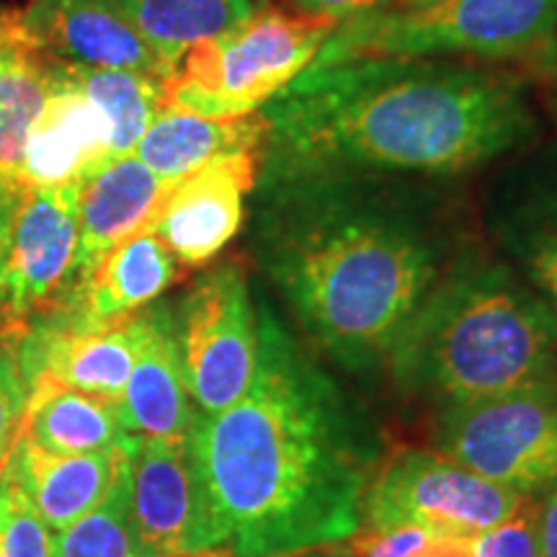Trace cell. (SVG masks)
Returning a JSON list of instances; mask_svg holds the SVG:
<instances>
[{"mask_svg":"<svg viewBox=\"0 0 557 557\" xmlns=\"http://www.w3.org/2000/svg\"><path fill=\"white\" fill-rule=\"evenodd\" d=\"M555 34L557 0H442L341 21L310 67L361 58L527 60L547 50Z\"/></svg>","mask_w":557,"mask_h":557,"instance_id":"6","label":"cell"},{"mask_svg":"<svg viewBox=\"0 0 557 557\" xmlns=\"http://www.w3.org/2000/svg\"><path fill=\"white\" fill-rule=\"evenodd\" d=\"M26 400H29V385L18 367L16 351L0 344V475L24 434Z\"/></svg>","mask_w":557,"mask_h":557,"instance_id":"30","label":"cell"},{"mask_svg":"<svg viewBox=\"0 0 557 557\" xmlns=\"http://www.w3.org/2000/svg\"><path fill=\"white\" fill-rule=\"evenodd\" d=\"M261 173L455 178L537 135L517 73L447 58H361L308 67L261 109Z\"/></svg>","mask_w":557,"mask_h":557,"instance_id":"3","label":"cell"},{"mask_svg":"<svg viewBox=\"0 0 557 557\" xmlns=\"http://www.w3.org/2000/svg\"><path fill=\"white\" fill-rule=\"evenodd\" d=\"M287 557H351V553L346 549H336L333 547H320V549H308V553H297V555H287Z\"/></svg>","mask_w":557,"mask_h":557,"instance_id":"35","label":"cell"},{"mask_svg":"<svg viewBox=\"0 0 557 557\" xmlns=\"http://www.w3.org/2000/svg\"><path fill=\"white\" fill-rule=\"evenodd\" d=\"M493 230L557 318V156L534 160L506 181L493 205Z\"/></svg>","mask_w":557,"mask_h":557,"instance_id":"18","label":"cell"},{"mask_svg":"<svg viewBox=\"0 0 557 557\" xmlns=\"http://www.w3.org/2000/svg\"><path fill=\"white\" fill-rule=\"evenodd\" d=\"M139 438L129 434L122 444L86 455H54L39 449L21 434L18 447L11 455L34 508L52 532H60L86 517L109 496L116 478L127 468L139 447Z\"/></svg>","mask_w":557,"mask_h":557,"instance_id":"19","label":"cell"},{"mask_svg":"<svg viewBox=\"0 0 557 557\" xmlns=\"http://www.w3.org/2000/svg\"><path fill=\"white\" fill-rule=\"evenodd\" d=\"M524 498L442 451L410 449L380 468L361 529L410 524L444 537L475 540L511 517Z\"/></svg>","mask_w":557,"mask_h":557,"instance_id":"9","label":"cell"},{"mask_svg":"<svg viewBox=\"0 0 557 557\" xmlns=\"http://www.w3.org/2000/svg\"><path fill=\"white\" fill-rule=\"evenodd\" d=\"M434 178L259 173L253 248L312 344L351 372L387 364L395 341L459 253Z\"/></svg>","mask_w":557,"mask_h":557,"instance_id":"1","label":"cell"},{"mask_svg":"<svg viewBox=\"0 0 557 557\" xmlns=\"http://www.w3.org/2000/svg\"><path fill=\"white\" fill-rule=\"evenodd\" d=\"M135 29L173 73L199 41L220 37L256 11L253 0H116Z\"/></svg>","mask_w":557,"mask_h":557,"instance_id":"24","label":"cell"},{"mask_svg":"<svg viewBox=\"0 0 557 557\" xmlns=\"http://www.w3.org/2000/svg\"><path fill=\"white\" fill-rule=\"evenodd\" d=\"M0 524L5 557H52V529L34 508L11 462L0 475Z\"/></svg>","mask_w":557,"mask_h":557,"instance_id":"27","label":"cell"},{"mask_svg":"<svg viewBox=\"0 0 557 557\" xmlns=\"http://www.w3.org/2000/svg\"><path fill=\"white\" fill-rule=\"evenodd\" d=\"M395 382L444 406L557 389V318L506 263L457 253L387 357Z\"/></svg>","mask_w":557,"mask_h":557,"instance_id":"4","label":"cell"},{"mask_svg":"<svg viewBox=\"0 0 557 557\" xmlns=\"http://www.w3.org/2000/svg\"><path fill=\"white\" fill-rule=\"evenodd\" d=\"M338 24L263 3L220 37L194 45L165 81V109L243 120L297 81Z\"/></svg>","mask_w":557,"mask_h":557,"instance_id":"5","label":"cell"},{"mask_svg":"<svg viewBox=\"0 0 557 557\" xmlns=\"http://www.w3.org/2000/svg\"><path fill=\"white\" fill-rule=\"evenodd\" d=\"M436 444L478 475L537 496L557 480V389H513L444 406Z\"/></svg>","mask_w":557,"mask_h":557,"instance_id":"8","label":"cell"},{"mask_svg":"<svg viewBox=\"0 0 557 557\" xmlns=\"http://www.w3.org/2000/svg\"><path fill=\"white\" fill-rule=\"evenodd\" d=\"M18 24L52 60L135 70L163 81L171 75L116 0H32Z\"/></svg>","mask_w":557,"mask_h":557,"instance_id":"14","label":"cell"},{"mask_svg":"<svg viewBox=\"0 0 557 557\" xmlns=\"http://www.w3.org/2000/svg\"><path fill=\"white\" fill-rule=\"evenodd\" d=\"M0 557H5V553H3V524H0Z\"/></svg>","mask_w":557,"mask_h":557,"instance_id":"36","label":"cell"},{"mask_svg":"<svg viewBox=\"0 0 557 557\" xmlns=\"http://www.w3.org/2000/svg\"><path fill=\"white\" fill-rule=\"evenodd\" d=\"M267 132L261 111L243 120H207L186 111L163 109L139 137L132 156L148 165L158 178L178 184L201 165L230 152L263 150Z\"/></svg>","mask_w":557,"mask_h":557,"instance_id":"21","label":"cell"},{"mask_svg":"<svg viewBox=\"0 0 557 557\" xmlns=\"http://www.w3.org/2000/svg\"><path fill=\"white\" fill-rule=\"evenodd\" d=\"M191 442L235 557L351 540L382 468L374 423L267 302L248 393L220 413H199Z\"/></svg>","mask_w":557,"mask_h":557,"instance_id":"2","label":"cell"},{"mask_svg":"<svg viewBox=\"0 0 557 557\" xmlns=\"http://www.w3.org/2000/svg\"><path fill=\"white\" fill-rule=\"evenodd\" d=\"M540 557H557V480L540 500Z\"/></svg>","mask_w":557,"mask_h":557,"instance_id":"33","label":"cell"},{"mask_svg":"<svg viewBox=\"0 0 557 557\" xmlns=\"http://www.w3.org/2000/svg\"><path fill=\"white\" fill-rule=\"evenodd\" d=\"M263 150H238L201 165L173 186L152 233L184 267L214 261L246 222Z\"/></svg>","mask_w":557,"mask_h":557,"instance_id":"13","label":"cell"},{"mask_svg":"<svg viewBox=\"0 0 557 557\" xmlns=\"http://www.w3.org/2000/svg\"><path fill=\"white\" fill-rule=\"evenodd\" d=\"M129 511L137 557H191L227 547L191 434L139 438L129 472Z\"/></svg>","mask_w":557,"mask_h":557,"instance_id":"11","label":"cell"},{"mask_svg":"<svg viewBox=\"0 0 557 557\" xmlns=\"http://www.w3.org/2000/svg\"><path fill=\"white\" fill-rule=\"evenodd\" d=\"M111 127L103 111L50 58L41 111L26 135L18 181L37 189L81 184L111 158Z\"/></svg>","mask_w":557,"mask_h":557,"instance_id":"15","label":"cell"},{"mask_svg":"<svg viewBox=\"0 0 557 557\" xmlns=\"http://www.w3.org/2000/svg\"><path fill=\"white\" fill-rule=\"evenodd\" d=\"M81 184L21 186L3 274L0 344H13L65 305L78 261Z\"/></svg>","mask_w":557,"mask_h":557,"instance_id":"10","label":"cell"},{"mask_svg":"<svg viewBox=\"0 0 557 557\" xmlns=\"http://www.w3.org/2000/svg\"><path fill=\"white\" fill-rule=\"evenodd\" d=\"M348 553L351 557H472V540L444 537L410 524L359 529Z\"/></svg>","mask_w":557,"mask_h":557,"instance_id":"28","label":"cell"},{"mask_svg":"<svg viewBox=\"0 0 557 557\" xmlns=\"http://www.w3.org/2000/svg\"><path fill=\"white\" fill-rule=\"evenodd\" d=\"M21 181L0 173V320H3V274H5V256H9L13 212H16Z\"/></svg>","mask_w":557,"mask_h":557,"instance_id":"32","label":"cell"},{"mask_svg":"<svg viewBox=\"0 0 557 557\" xmlns=\"http://www.w3.org/2000/svg\"><path fill=\"white\" fill-rule=\"evenodd\" d=\"M191 403L173 308L152 302L145 308V336L120 400L124 426L143 438H186L199 416Z\"/></svg>","mask_w":557,"mask_h":557,"instance_id":"17","label":"cell"},{"mask_svg":"<svg viewBox=\"0 0 557 557\" xmlns=\"http://www.w3.org/2000/svg\"><path fill=\"white\" fill-rule=\"evenodd\" d=\"M263 3H267V0H263Z\"/></svg>","mask_w":557,"mask_h":557,"instance_id":"38","label":"cell"},{"mask_svg":"<svg viewBox=\"0 0 557 557\" xmlns=\"http://www.w3.org/2000/svg\"><path fill=\"white\" fill-rule=\"evenodd\" d=\"M472 557H540L537 496H527L511 517L472 540Z\"/></svg>","mask_w":557,"mask_h":557,"instance_id":"29","label":"cell"},{"mask_svg":"<svg viewBox=\"0 0 557 557\" xmlns=\"http://www.w3.org/2000/svg\"><path fill=\"white\" fill-rule=\"evenodd\" d=\"M173 318L186 385L199 413L212 416L238 403L259 367V308L240 261L205 271Z\"/></svg>","mask_w":557,"mask_h":557,"instance_id":"7","label":"cell"},{"mask_svg":"<svg viewBox=\"0 0 557 557\" xmlns=\"http://www.w3.org/2000/svg\"><path fill=\"white\" fill-rule=\"evenodd\" d=\"M50 58L21 29L18 16L0 18V173L18 176L26 135L41 111Z\"/></svg>","mask_w":557,"mask_h":557,"instance_id":"23","label":"cell"},{"mask_svg":"<svg viewBox=\"0 0 557 557\" xmlns=\"http://www.w3.org/2000/svg\"><path fill=\"white\" fill-rule=\"evenodd\" d=\"M127 436L120 403L50 382L29 387L24 438L39 449L54 455H86L116 447Z\"/></svg>","mask_w":557,"mask_h":557,"instance_id":"22","label":"cell"},{"mask_svg":"<svg viewBox=\"0 0 557 557\" xmlns=\"http://www.w3.org/2000/svg\"><path fill=\"white\" fill-rule=\"evenodd\" d=\"M191 557H220V555H212V553H209V555H191Z\"/></svg>","mask_w":557,"mask_h":557,"instance_id":"37","label":"cell"},{"mask_svg":"<svg viewBox=\"0 0 557 557\" xmlns=\"http://www.w3.org/2000/svg\"><path fill=\"white\" fill-rule=\"evenodd\" d=\"M145 336V310L94 323L65 308L37 320L11 346L26 385L50 382L120 403Z\"/></svg>","mask_w":557,"mask_h":557,"instance_id":"12","label":"cell"},{"mask_svg":"<svg viewBox=\"0 0 557 557\" xmlns=\"http://www.w3.org/2000/svg\"><path fill=\"white\" fill-rule=\"evenodd\" d=\"M434 3H442V0H385V3L374 11H418L429 9V5Z\"/></svg>","mask_w":557,"mask_h":557,"instance_id":"34","label":"cell"},{"mask_svg":"<svg viewBox=\"0 0 557 557\" xmlns=\"http://www.w3.org/2000/svg\"><path fill=\"white\" fill-rule=\"evenodd\" d=\"M178 261L152 230L124 240L75 284L62 308L107 323L150 308L176 282ZM60 310V308H58Z\"/></svg>","mask_w":557,"mask_h":557,"instance_id":"20","label":"cell"},{"mask_svg":"<svg viewBox=\"0 0 557 557\" xmlns=\"http://www.w3.org/2000/svg\"><path fill=\"white\" fill-rule=\"evenodd\" d=\"M289 9L302 13V16L312 18H325L333 21V24H341V21L359 16V13L380 9L385 0H287Z\"/></svg>","mask_w":557,"mask_h":557,"instance_id":"31","label":"cell"},{"mask_svg":"<svg viewBox=\"0 0 557 557\" xmlns=\"http://www.w3.org/2000/svg\"><path fill=\"white\" fill-rule=\"evenodd\" d=\"M62 67L107 116L111 158L132 156L150 122L165 109V81L135 70L83 67L70 62H62Z\"/></svg>","mask_w":557,"mask_h":557,"instance_id":"25","label":"cell"},{"mask_svg":"<svg viewBox=\"0 0 557 557\" xmlns=\"http://www.w3.org/2000/svg\"><path fill=\"white\" fill-rule=\"evenodd\" d=\"M176 184L158 178L135 156L109 158L81 181L75 284L124 240L152 230ZM73 284V287H75Z\"/></svg>","mask_w":557,"mask_h":557,"instance_id":"16","label":"cell"},{"mask_svg":"<svg viewBox=\"0 0 557 557\" xmlns=\"http://www.w3.org/2000/svg\"><path fill=\"white\" fill-rule=\"evenodd\" d=\"M129 472L132 462L94 511L60 529L52 557H137L129 511Z\"/></svg>","mask_w":557,"mask_h":557,"instance_id":"26","label":"cell"}]
</instances>
